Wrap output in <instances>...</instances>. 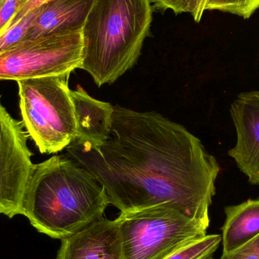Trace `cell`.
Instances as JSON below:
<instances>
[{
	"mask_svg": "<svg viewBox=\"0 0 259 259\" xmlns=\"http://www.w3.org/2000/svg\"><path fill=\"white\" fill-rule=\"evenodd\" d=\"M109 202L103 186L68 157L35 164L24 199V215L39 231L64 240L103 219Z\"/></svg>",
	"mask_w": 259,
	"mask_h": 259,
	"instance_id": "2",
	"label": "cell"
},
{
	"mask_svg": "<svg viewBox=\"0 0 259 259\" xmlns=\"http://www.w3.org/2000/svg\"><path fill=\"white\" fill-rule=\"evenodd\" d=\"M61 241L56 259H124L117 219L103 218Z\"/></svg>",
	"mask_w": 259,
	"mask_h": 259,
	"instance_id": "9",
	"label": "cell"
},
{
	"mask_svg": "<svg viewBox=\"0 0 259 259\" xmlns=\"http://www.w3.org/2000/svg\"><path fill=\"white\" fill-rule=\"evenodd\" d=\"M150 0H95L82 28L83 62L101 87L116 81L140 58L150 30Z\"/></svg>",
	"mask_w": 259,
	"mask_h": 259,
	"instance_id": "3",
	"label": "cell"
},
{
	"mask_svg": "<svg viewBox=\"0 0 259 259\" xmlns=\"http://www.w3.org/2000/svg\"><path fill=\"white\" fill-rule=\"evenodd\" d=\"M67 152L101 184L121 213L168 207L208 228L219 163L196 136L155 112L114 106L98 146L73 141Z\"/></svg>",
	"mask_w": 259,
	"mask_h": 259,
	"instance_id": "1",
	"label": "cell"
},
{
	"mask_svg": "<svg viewBox=\"0 0 259 259\" xmlns=\"http://www.w3.org/2000/svg\"><path fill=\"white\" fill-rule=\"evenodd\" d=\"M76 123L74 141L91 146L103 144L112 128L114 106L93 98L78 87L71 91Z\"/></svg>",
	"mask_w": 259,
	"mask_h": 259,
	"instance_id": "10",
	"label": "cell"
},
{
	"mask_svg": "<svg viewBox=\"0 0 259 259\" xmlns=\"http://www.w3.org/2000/svg\"><path fill=\"white\" fill-rule=\"evenodd\" d=\"M238 250L245 251V252H254L259 255V235L254 238L252 241L240 248Z\"/></svg>",
	"mask_w": 259,
	"mask_h": 259,
	"instance_id": "20",
	"label": "cell"
},
{
	"mask_svg": "<svg viewBox=\"0 0 259 259\" xmlns=\"http://www.w3.org/2000/svg\"><path fill=\"white\" fill-rule=\"evenodd\" d=\"M230 112L237 140L228 154L249 183L259 185V91L239 94Z\"/></svg>",
	"mask_w": 259,
	"mask_h": 259,
	"instance_id": "8",
	"label": "cell"
},
{
	"mask_svg": "<svg viewBox=\"0 0 259 259\" xmlns=\"http://www.w3.org/2000/svg\"><path fill=\"white\" fill-rule=\"evenodd\" d=\"M20 6V0H0V35L10 25Z\"/></svg>",
	"mask_w": 259,
	"mask_h": 259,
	"instance_id": "16",
	"label": "cell"
},
{
	"mask_svg": "<svg viewBox=\"0 0 259 259\" xmlns=\"http://www.w3.org/2000/svg\"><path fill=\"white\" fill-rule=\"evenodd\" d=\"M70 74L17 81L22 122L42 154L66 149L76 137Z\"/></svg>",
	"mask_w": 259,
	"mask_h": 259,
	"instance_id": "4",
	"label": "cell"
},
{
	"mask_svg": "<svg viewBox=\"0 0 259 259\" xmlns=\"http://www.w3.org/2000/svg\"><path fill=\"white\" fill-rule=\"evenodd\" d=\"M124 259H164L206 235L208 228L175 208L152 207L117 218Z\"/></svg>",
	"mask_w": 259,
	"mask_h": 259,
	"instance_id": "5",
	"label": "cell"
},
{
	"mask_svg": "<svg viewBox=\"0 0 259 259\" xmlns=\"http://www.w3.org/2000/svg\"><path fill=\"white\" fill-rule=\"evenodd\" d=\"M22 121L12 118L0 96V214L24 215V199L34 164Z\"/></svg>",
	"mask_w": 259,
	"mask_h": 259,
	"instance_id": "7",
	"label": "cell"
},
{
	"mask_svg": "<svg viewBox=\"0 0 259 259\" xmlns=\"http://www.w3.org/2000/svg\"><path fill=\"white\" fill-rule=\"evenodd\" d=\"M50 1H52V0H20L19 8H18V10L17 11L15 18H13L12 22H11L9 28L11 26L15 24L18 20L25 16L27 14L31 12L33 9L39 8V6H42V5L45 4V3Z\"/></svg>",
	"mask_w": 259,
	"mask_h": 259,
	"instance_id": "18",
	"label": "cell"
},
{
	"mask_svg": "<svg viewBox=\"0 0 259 259\" xmlns=\"http://www.w3.org/2000/svg\"><path fill=\"white\" fill-rule=\"evenodd\" d=\"M95 0H52L38 8L28 37L81 30Z\"/></svg>",
	"mask_w": 259,
	"mask_h": 259,
	"instance_id": "11",
	"label": "cell"
},
{
	"mask_svg": "<svg viewBox=\"0 0 259 259\" xmlns=\"http://www.w3.org/2000/svg\"><path fill=\"white\" fill-rule=\"evenodd\" d=\"M258 9L259 0H190L188 13L199 23L207 10L220 11L248 19Z\"/></svg>",
	"mask_w": 259,
	"mask_h": 259,
	"instance_id": "13",
	"label": "cell"
},
{
	"mask_svg": "<svg viewBox=\"0 0 259 259\" xmlns=\"http://www.w3.org/2000/svg\"><path fill=\"white\" fill-rule=\"evenodd\" d=\"M81 30L28 37L0 52V80L71 74L83 62Z\"/></svg>",
	"mask_w": 259,
	"mask_h": 259,
	"instance_id": "6",
	"label": "cell"
},
{
	"mask_svg": "<svg viewBox=\"0 0 259 259\" xmlns=\"http://www.w3.org/2000/svg\"><path fill=\"white\" fill-rule=\"evenodd\" d=\"M37 14L38 8H36L0 35V52L7 50L27 37Z\"/></svg>",
	"mask_w": 259,
	"mask_h": 259,
	"instance_id": "15",
	"label": "cell"
},
{
	"mask_svg": "<svg viewBox=\"0 0 259 259\" xmlns=\"http://www.w3.org/2000/svg\"><path fill=\"white\" fill-rule=\"evenodd\" d=\"M223 253L235 252L259 235V199H249L225 209Z\"/></svg>",
	"mask_w": 259,
	"mask_h": 259,
	"instance_id": "12",
	"label": "cell"
},
{
	"mask_svg": "<svg viewBox=\"0 0 259 259\" xmlns=\"http://www.w3.org/2000/svg\"><path fill=\"white\" fill-rule=\"evenodd\" d=\"M220 259H259V255L254 252L237 250L229 253H222Z\"/></svg>",
	"mask_w": 259,
	"mask_h": 259,
	"instance_id": "19",
	"label": "cell"
},
{
	"mask_svg": "<svg viewBox=\"0 0 259 259\" xmlns=\"http://www.w3.org/2000/svg\"><path fill=\"white\" fill-rule=\"evenodd\" d=\"M220 234H210L189 243L175 251L164 259H214V255L220 246Z\"/></svg>",
	"mask_w": 259,
	"mask_h": 259,
	"instance_id": "14",
	"label": "cell"
},
{
	"mask_svg": "<svg viewBox=\"0 0 259 259\" xmlns=\"http://www.w3.org/2000/svg\"><path fill=\"white\" fill-rule=\"evenodd\" d=\"M152 7L156 10L164 12L171 10L175 15L188 13L189 1L190 0H150Z\"/></svg>",
	"mask_w": 259,
	"mask_h": 259,
	"instance_id": "17",
	"label": "cell"
}]
</instances>
